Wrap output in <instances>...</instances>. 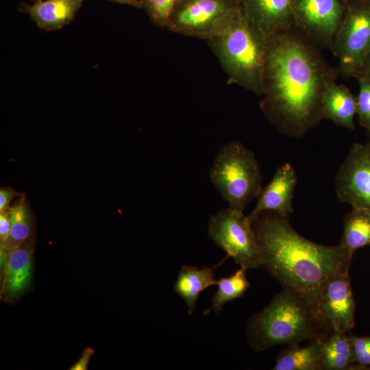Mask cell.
I'll return each instance as SVG.
<instances>
[{
	"mask_svg": "<svg viewBox=\"0 0 370 370\" xmlns=\"http://www.w3.org/2000/svg\"><path fill=\"white\" fill-rule=\"evenodd\" d=\"M338 72L295 27L267 40L261 106L284 136L301 138L317 126L326 87Z\"/></svg>",
	"mask_w": 370,
	"mask_h": 370,
	"instance_id": "1",
	"label": "cell"
},
{
	"mask_svg": "<svg viewBox=\"0 0 370 370\" xmlns=\"http://www.w3.org/2000/svg\"><path fill=\"white\" fill-rule=\"evenodd\" d=\"M251 226L261 266L283 288L304 296L316 310L321 289L328 280L349 273L353 254L340 245H323L304 238L293 229L288 216L264 211Z\"/></svg>",
	"mask_w": 370,
	"mask_h": 370,
	"instance_id": "2",
	"label": "cell"
},
{
	"mask_svg": "<svg viewBox=\"0 0 370 370\" xmlns=\"http://www.w3.org/2000/svg\"><path fill=\"white\" fill-rule=\"evenodd\" d=\"M332 329L309 301L299 293L284 288L247 327V337L256 352L286 344L290 346L325 339Z\"/></svg>",
	"mask_w": 370,
	"mask_h": 370,
	"instance_id": "3",
	"label": "cell"
},
{
	"mask_svg": "<svg viewBox=\"0 0 370 370\" xmlns=\"http://www.w3.org/2000/svg\"><path fill=\"white\" fill-rule=\"evenodd\" d=\"M209 177L229 207L241 211L262 188V175L255 154L238 141L220 148Z\"/></svg>",
	"mask_w": 370,
	"mask_h": 370,
	"instance_id": "4",
	"label": "cell"
},
{
	"mask_svg": "<svg viewBox=\"0 0 370 370\" xmlns=\"http://www.w3.org/2000/svg\"><path fill=\"white\" fill-rule=\"evenodd\" d=\"M225 24L221 48L227 67L241 84L257 93L262 92L267 39L252 25L242 8Z\"/></svg>",
	"mask_w": 370,
	"mask_h": 370,
	"instance_id": "5",
	"label": "cell"
},
{
	"mask_svg": "<svg viewBox=\"0 0 370 370\" xmlns=\"http://www.w3.org/2000/svg\"><path fill=\"white\" fill-rule=\"evenodd\" d=\"M346 10L330 49L344 77H356L370 57V0L345 3Z\"/></svg>",
	"mask_w": 370,
	"mask_h": 370,
	"instance_id": "6",
	"label": "cell"
},
{
	"mask_svg": "<svg viewBox=\"0 0 370 370\" xmlns=\"http://www.w3.org/2000/svg\"><path fill=\"white\" fill-rule=\"evenodd\" d=\"M208 234L214 243L245 269L261 266L260 249L251 223L243 211L228 207L210 217Z\"/></svg>",
	"mask_w": 370,
	"mask_h": 370,
	"instance_id": "7",
	"label": "cell"
},
{
	"mask_svg": "<svg viewBox=\"0 0 370 370\" xmlns=\"http://www.w3.org/2000/svg\"><path fill=\"white\" fill-rule=\"evenodd\" d=\"M345 10L343 0L292 1L295 27L318 49H330Z\"/></svg>",
	"mask_w": 370,
	"mask_h": 370,
	"instance_id": "8",
	"label": "cell"
},
{
	"mask_svg": "<svg viewBox=\"0 0 370 370\" xmlns=\"http://www.w3.org/2000/svg\"><path fill=\"white\" fill-rule=\"evenodd\" d=\"M335 190L340 201L370 209V140L351 147L336 173Z\"/></svg>",
	"mask_w": 370,
	"mask_h": 370,
	"instance_id": "9",
	"label": "cell"
},
{
	"mask_svg": "<svg viewBox=\"0 0 370 370\" xmlns=\"http://www.w3.org/2000/svg\"><path fill=\"white\" fill-rule=\"evenodd\" d=\"M317 311L332 330L347 332L354 327L355 302L349 273L328 280L321 289Z\"/></svg>",
	"mask_w": 370,
	"mask_h": 370,
	"instance_id": "10",
	"label": "cell"
},
{
	"mask_svg": "<svg viewBox=\"0 0 370 370\" xmlns=\"http://www.w3.org/2000/svg\"><path fill=\"white\" fill-rule=\"evenodd\" d=\"M36 233L10 251L0 250L2 269L1 297L8 301L18 298L32 280Z\"/></svg>",
	"mask_w": 370,
	"mask_h": 370,
	"instance_id": "11",
	"label": "cell"
},
{
	"mask_svg": "<svg viewBox=\"0 0 370 370\" xmlns=\"http://www.w3.org/2000/svg\"><path fill=\"white\" fill-rule=\"evenodd\" d=\"M240 3L234 0H182L172 15L180 28L201 29L230 19L241 10Z\"/></svg>",
	"mask_w": 370,
	"mask_h": 370,
	"instance_id": "12",
	"label": "cell"
},
{
	"mask_svg": "<svg viewBox=\"0 0 370 370\" xmlns=\"http://www.w3.org/2000/svg\"><path fill=\"white\" fill-rule=\"evenodd\" d=\"M297 181L296 172L290 163L278 167L271 181L262 187L257 197V204L247 216L250 223L264 211H273L289 217L293 212L292 199Z\"/></svg>",
	"mask_w": 370,
	"mask_h": 370,
	"instance_id": "13",
	"label": "cell"
},
{
	"mask_svg": "<svg viewBox=\"0 0 370 370\" xmlns=\"http://www.w3.org/2000/svg\"><path fill=\"white\" fill-rule=\"evenodd\" d=\"M293 0H243L242 10L252 25L265 38L295 27Z\"/></svg>",
	"mask_w": 370,
	"mask_h": 370,
	"instance_id": "14",
	"label": "cell"
},
{
	"mask_svg": "<svg viewBox=\"0 0 370 370\" xmlns=\"http://www.w3.org/2000/svg\"><path fill=\"white\" fill-rule=\"evenodd\" d=\"M84 0H37L34 4H22L21 9L29 14L41 29H61L74 18Z\"/></svg>",
	"mask_w": 370,
	"mask_h": 370,
	"instance_id": "15",
	"label": "cell"
},
{
	"mask_svg": "<svg viewBox=\"0 0 370 370\" xmlns=\"http://www.w3.org/2000/svg\"><path fill=\"white\" fill-rule=\"evenodd\" d=\"M356 114V97L345 86L335 82L325 88L321 101V118L336 125L354 129V117Z\"/></svg>",
	"mask_w": 370,
	"mask_h": 370,
	"instance_id": "16",
	"label": "cell"
},
{
	"mask_svg": "<svg viewBox=\"0 0 370 370\" xmlns=\"http://www.w3.org/2000/svg\"><path fill=\"white\" fill-rule=\"evenodd\" d=\"M356 363L352 335L333 330L323 340L321 347L320 365L323 370H347L363 369Z\"/></svg>",
	"mask_w": 370,
	"mask_h": 370,
	"instance_id": "17",
	"label": "cell"
},
{
	"mask_svg": "<svg viewBox=\"0 0 370 370\" xmlns=\"http://www.w3.org/2000/svg\"><path fill=\"white\" fill-rule=\"evenodd\" d=\"M212 268L183 265L180 270L173 291L185 302L188 313L191 315L195 310L196 302L201 292L210 286L217 285V280L214 278Z\"/></svg>",
	"mask_w": 370,
	"mask_h": 370,
	"instance_id": "18",
	"label": "cell"
},
{
	"mask_svg": "<svg viewBox=\"0 0 370 370\" xmlns=\"http://www.w3.org/2000/svg\"><path fill=\"white\" fill-rule=\"evenodd\" d=\"M11 230L6 242L0 250L10 251L35 234L34 216L25 193L8 209Z\"/></svg>",
	"mask_w": 370,
	"mask_h": 370,
	"instance_id": "19",
	"label": "cell"
},
{
	"mask_svg": "<svg viewBox=\"0 0 370 370\" xmlns=\"http://www.w3.org/2000/svg\"><path fill=\"white\" fill-rule=\"evenodd\" d=\"M317 338L301 347L298 345L290 346L278 357L274 370H319L322 341Z\"/></svg>",
	"mask_w": 370,
	"mask_h": 370,
	"instance_id": "20",
	"label": "cell"
},
{
	"mask_svg": "<svg viewBox=\"0 0 370 370\" xmlns=\"http://www.w3.org/2000/svg\"><path fill=\"white\" fill-rule=\"evenodd\" d=\"M340 245L350 253L370 245V209L353 208L344 217L343 232Z\"/></svg>",
	"mask_w": 370,
	"mask_h": 370,
	"instance_id": "21",
	"label": "cell"
},
{
	"mask_svg": "<svg viewBox=\"0 0 370 370\" xmlns=\"http://www.w3.org/2000/svg\"><path fill=\"white\" fill-rule=\"evenodd\" d=\"M217 285L218 289L212 297V305L204 311V315L212 310L219 313L227 302L241 297L250 286L246 277V269L241 267L232 275L221 278Z\"/></svg>",
	"mask_w": 370,
	"mask_h": 370,
	"instance_id": "22",
	"label": "cell"
},
{
	"mask_svg": "<svg viewBox=\"0 0 370 370\" xmlns=\"http://www.w3.org/2000/svg\"><path fill=\"white\" fill-rule=\"evenodd\" d=\"M359 92L356 97V114L360 124L370 132V80L358 77Z\"/></svg>",
	"mask_w": 370,
	"mask_h": 370,
	"instance_id": "23",
	"label": "cell"
},
{
	"mask_svg": "<svg viewBox=\"0 0 370 370\" xmlns=\"http://www.w3.org/2000/svg\"><path fill=\"white\" fill-rule=\"evenodd\" d=\"M182 0H143L151 16L158 22L170 18Z\"/></svg>",
	"mask_w": 370,
	"mask_h": 370,
	"instance_id": "24",
	"label": "cell"
},
{
	"mask_svg": "<svg viewBox=\"0 0 370 370\" xmlns=\"http://www.w3.org/2000/svg\"><path fill=\"white\" fill-rule=\"evenodd\" d=\"M352 338L356 363L362 368L370 367V336L360 337L352 335Z\"/></svg>",
	"mask_w": 370,
	"mask_h": 370,
	"instance_id": "25",
	"label": "cell"
},
{
	"mask_svg": "<svg viewBox=\"0 0 370 370\" xmlns=\"http://www.w3.org/2000/svg\"><path fill=\"white\" fill-rule=\"evenodd\" d=\"M23 193L17 192L10 186L0 188V211L8 210L11 201L15 197H20Z\"/></svg>",
	"mask_w": 370,
	"mask_h": 370,
	"instance_id": "26",
	"label": "cell"
},
{
	"mask_svg": "<svg viewBox=\"0 0 370 370\" xmlns=\"http://www.w3.org/2000/svg\"><path fill=\"white\" fill-rule=\"evenodd\" d=\"M8 210L0 211V246L6 242L11 230V221Z\"/></svg>",
	"mask_w": 370,
	"mask_h": 370,
	"instance_id": "27",
	"label": "cell"
},
{
	"mask_svg": "<svg viewBox=\"0 0 370 370\" xmlns=\"http://www.w3.org/2000/svg\"><path fill=\"white\" fill-rule=\"evenodd\" d=\"M94 354V349L90 347L84 349L82 356L78 361L72 366L70 370H86L91 356Z\"/></svg>",
	"mask_w": 370,
	"mask_h": 370,
	"instance_id": "28",
	"label": "cell"
},
{
	"mask_svg": "<svg viewBox=\"0 0 370 370\" xmlns=\"http://www.w3.org/2000/svg\"><path fill=\"white\" fill-rule=\"evenodd\" d=\"M358 77H364L370 80V57L367 60L360 72L356 78H358Z\"/></svg>",
	"mask_w": 370,
	"mask_h": 370,
	"instance_id": "29",
	"label": "cell"
},
{
	"mask_svg": "<svg viewBox=\"0 0 370 370\" xmlns=\"http://www.w3.org/2000/svg\"><path fill=\"white\" fill-rule=\"evenodd\" d=\"M120 3L127 4L136 7H140L142 2L140 0H108Z\"/></svg>",
	"mask_w": 370,
	"mask_h": 370,
	"instance_id": "30",
	"label": "cell"
},
{
	"mask_svg": "<svg viewBox=\"0 0 370 370\" xmlns=\"http://www.w3.org/2000/svg\"><path fill=\"white\" fill-rule=\"evenodd\" d=\"M343 2L346 3V2H349V1H360V0H343Z\"/></svg>",
	"mask_w": 370,
	"mask_h": 370,
	"instance_id": "31",
	"label": "cell"
},
{
	"mask_svg": "<svg viewBox=\"0 0 370 370\" xmlns=\"http://www.w3.org/2000/svg\"><path fill=\"white\" fill-rule=\"evenodd\" d=\"M234 1H238V2H240V3H242V1H243V0H234Z\"/></svg>",
	"mask_w": 370,
	"mask_h": 370,
	"instance_id": "32",
	"label": "cell"
},
{
	"mask_svg": "<svg viewBox=\"0 0 370 370\" xmlns=\"http://www.w3.org/2000/svg\"><path fill=\"white\" fill-rule=\"evenodd\" d=\"M369 132V135H370V132Z\"/></svg>",
	"mask_w": 370,
	"mask_h": 370,
	"instance_id": "33",
	"label": "cell"
}]
</instances>
